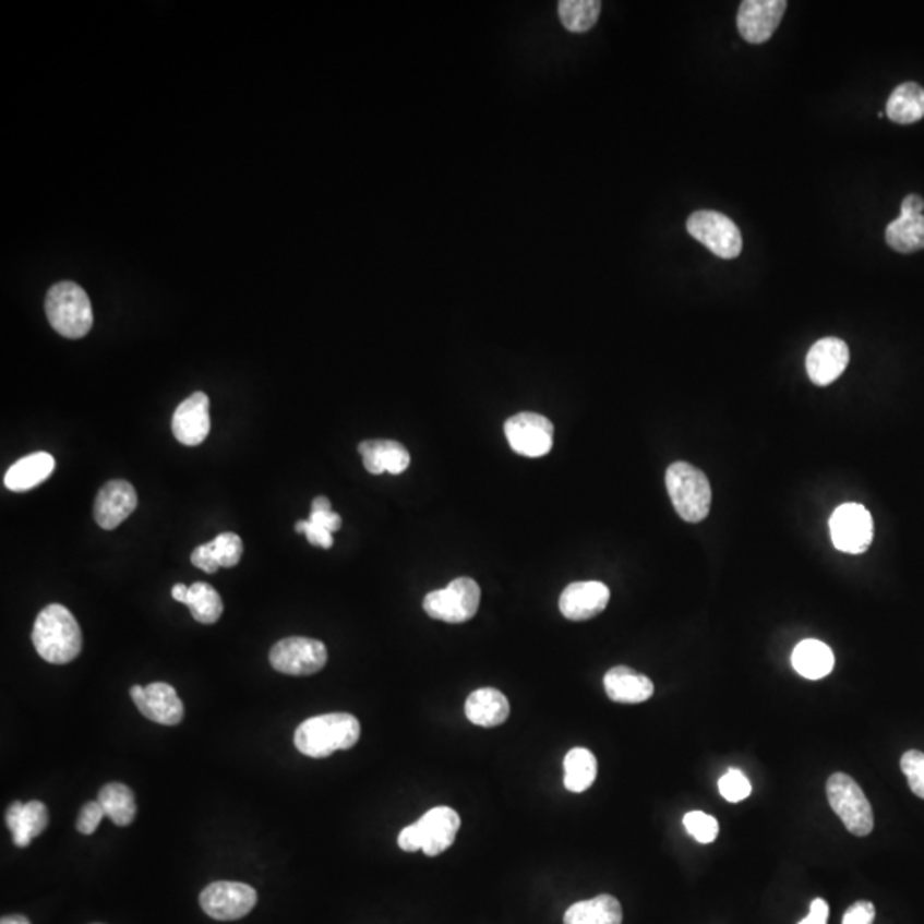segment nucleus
I'll use <instances>...</instances> for the list:
<instances>
[{"label": "nucleus", "instance_id": "obj_1", "mask_svg": "<svg viewBox=\"0 0 924 924\" xmlns=\"http://www.w3.org/2000/svg\"><path fill=\"white\" fill-rule=\"evenodd\" d=\"M33 646L36 652L52 664H68L83 649L80 623L62 604H48L33 625Z\"/></svg>", "mask_w": 924, "mask_h": 924}, {"label": "nucleus", "instance_id": "obj_2", "mask_svg": "<svg viewBox=\"0 0 924 924\" xmlns=\"http://www.w3.org/2000/svg\"><path fill=\"white\" fill-rule=\"evenodd\" d=\"M360 722L348 712L315 716L295 731V746L300 754L326 758L337 751H349L360 740Z\"/></svg>", "mask_w": 924, "mask_h": 924}, {"label": "nucleus", "instance_id": "obj_3", "mask_svg": "<svg viewBox=\"0 0 924 924\" xmlns=\"http://www.w3.org/2000/svg\"><path fill=\"white\" fill-rule=\"evenodd\" d=\"M50 326L69 339H81L93 327V309L86 291L76 283H57L45 298Z\"/></svg>", "mask_w": 924, "mask_h": 924}, {"label": "nucleus", "instance_id": "obj_4", "mask_svg": "<svg viewBox=\"0 0 924 924\" xmlns=\"http://www.w3.org/2000/svg\"><path fill=\"white\" fill-rule=\"evenodd\" d=\"M459 829L460 817L456 809L435 806L420 820L405 827L397 838V844L406 853L421 849L427 856H439L454 844Z\"/></svg>", "mask_w": 924, "mask_h": 924}, {"label": "nucleus", "instance_id": "obj_5", "mask_svg": "<svg viewBox=\"0 0 924 924\" xmlns=\"http://www.w3.org/2000/svg\"><path fill=\"white\" fill-rule=\"evenodd\" d=\"M667 489L674 511L686 523H700L709 516L712 490L700 469L679 460L668 468Z\"/></svg>", "mask_w": 924, "mask_h": 924}, {"label": "nucleus", "instance_id": "obj_6", "mask_svg": "<svg viewBox=\"0 0 924 924\" xmlns=\"http://www.w3.org/2000/svg\"><path fill=\"white\" fill-rule=\"evenodd\" d=\"M827 797L830 808L838 814L849 832L857 838L872 833L875 826L872 805L853 778H849L848 773H832L827 781Z\"/></svg>", "mask_w": 924, "mask_h": 924}, {"label": "nucleus", "instance_id": "obj_7", "mask_svg": "<svg viewBox=\"0 0 924 924\" xmlns=\"http://www.w3.org/2000/svg\"><path fill=\"white\" fill-rule=\"evenodd\" d=\"M480 599V586L469 577H459L448 584L447 588L429 592L423 601V610L433 620L465 623L477 615Z\"/></svg>", "mask_w": 924, "mask_h": 924}, {"label": "nucleus", "instance_id": "obj_8", "mask_svg": "<svg viewBox=\"0 0 924 924\" xmlns=\"http://www.w3.org/2000/svg\"><path fill=\"white\" fill-rule=\"evenodd\" d=\"M686 230L718 257L734 259L742 254V231L733 219L718 211H695L686 221Z\"/></svg>", "mask_w": 924, "mask_h": 924}, {"label": "nucleus", "instance_id": "obj_9", "mask_svg": "<svg viewBox=\"0 0 924 924\" xmlns=\"http://www.w3.org/2000/svg\"><path fill=\"white\" fill-rule=\"evenodd\" d=\"M271 667L291 676L319 673L327 663V649L321 640L288 637L274 644L269 652Z\"/></svg>", "mask_w": 924, "mask_h": 924}, {"label": "nucleus", "instance_id": "obj_10", "mask_svg": "<svg viewBox=\"0 0 924 924\" xmlns=\"http://www.w3.org/2000/svg\"><path fill=\"white\" fill-rule=\"evenodd\" d=\"M199 902L204 913L213 920L237 921L255 908L257 892L251 885L240 881H215L203 890Z\"/></svg>", "mask_w": 924, "mask_h": 924}, {"label": "nucleus", "instance_id": "obj_11", "mask_svg": "<svg viewBox=\"0 0 924 924\" xmlns=\"http://www.w3.org/2000/svg\"><path fill=\"white\" fill-rule=\"evenodd\" d=\"M830 538L839 552L860 555L873 541V519L861 504H844L833 511L829 520Z\"/></svg>", "mask_w": 924, "mask_h": 924}, {"label": "nucleus", "instance_id": "obj_12", "mask_svg": "<svg viewBox=\"0 0 924 924\" xmlns=\"http://www.w3.org/2000/svg\"><path fill=\"white\" fill-rule=\"evenodd\" d=\"M553 432L552 421L538 413H519L505 423L512 451L524 457L547 456L553 447Z\"/></svg>", "mask_w": 924, "mask_h": 924}, {"label": "nucleus", "instance_id": "obj_13", "mask_svg": "<svg viewBox=\"0 0 924 924\" xmlns=\"http://www.w3.org/2000/svg\"><path fill=\"white\" fill-rule=\"evenodd\" d=\"M131 697L141 715L164 727H177L183 719V704L173 686L164 682L134 685Z\"/></svg>", "mask_w": 924, "mask_h": 924}, {"label": "nucleus", "instance_id": "obj_14", "mask_svg": "<svg viewBox=\"0 0 924 924\" xmlns=\"http://www.w3.org/2000/svg\"><path fill=\"white\" fill-rule=\"evenodd\" d=\"M788 2L784 0H745L740 4L736 26L748 44L760 45L770 40L779 28Z\"/></svg>", "mask_w": 924, "mask_h": 924}, {"label": "nucleus", "instance_id": "obj_15", "mask_svg": "<svg viewBox=\"0 0 924 924\" xmlns=\"http://www.w3.org/2000/svg\"><path fill=\"white\" fill-rule=\"evenodd\" d=\"M171 430L180 444L187 447H195L203 444L209 435V397L204 393H194L180 403L175 409Z\"/></svg>", "mask_w": 924, "mask_h": 924}, {"label": "nucleus", "instance_id": "obj_16", "mask_svg": "<svg viewBox=\"0 0 924 924\" xmlns=\"http://www.w3.org/2000/svg\"><path fill=\"white\" fill-rule=\"evenodd\" d=\"M137 507V493L129 481L111 480L99 489L95 501V520L99 528H119Z\"/></svg>", "mask_w": 924, "mask_h": 924}, {"label": "nucleus", "instance_id": "obj_17", "mask_svg": "<svg viewBox=\"0 0 924 924\" xmlns=\"http://www.w3.org/2000/svg\"><path fill=\"white\" fill-rule=\"evenodd\" d=\"M849 365V348L839 337H824L806 355V372L817 385H829L841 377Z\"/></svg>", "mask_w": 924, "mask_h": 924}, {"label": "nucleus", "instance_id": "obj_18", "mask_svg": "<svg viewBox=\"0 0 924 924\" xmlns=\"http://www.w3.org/2000/svg\"><path fill=\"white\" fill-rule=\"evenodd\" d=\"M610 603V589L598 580L574 583L560 596V611L572 622H584L603 613Z\"/></svg>", "mask_w": 924, "mask_h": 924}, {"label": "nucleus", "instance_id": "obj_19", "mask_svg": "<svg viewBox=\"0 0 924 924\" xmlns=\"http://www.w3.org/2000/svg\"><path fill=\"white\" fill-rule=\"evenodd\" d=\"M5 824L17 848H26L48 827V809L41 802H14L5 814Z\"/></svg>", "mask_w": 924, "mask_h": 924}, {"label": "nucleus", "instance_id": "obj_20", "mask_svg": "<svg viewBox=\"0 0 924 924\" xmlns=\"http://www.w3.org/2000/svg\"><path fill=\"white\" fill-rule=\"evenodd\" d=\"M604 691L613 703H646L655 694V685L646 674L635 673L632 668H611L604 674Z\"/></svg>", "mask_w": 924, "mask_h": 924}, {"label": "nucleus", "instance_id": "obj_21", "mask_svg": "<svg viewBox=\"0 0 924 924\" xmlns=\"http://www.w3.org/2000/svg\"><path fill=\"white\" fill-rule=\"evenodd\" d=\"M363 466L370 475H401L409 468L411 457L408 448L396 441H365L358 445Z\"/></svg>", "mask_w": 924, "mask_h": 924}, {"label": "nucleus", "instance_id": "obj_22", "mask_svg": "<svg viewBox=\"0 0 924 924\" xmlns=\"http://www.w3.org/2000/svg\"><path fill=\"white\" fill-rule=\"evenodd\" d=\"M466 718L481 728L501 727L511 715L507 697L496 688H480L466 700Z\"/></svg>", "mask_w": 924, "mask_h": 924}, {"label": "nucleus", "instance_id": "obj_23", "mask_svg": "<svg viewBox=\"0 0 924 924\" xmlns=\"http://www.w3.org/2000/svg\"><path fill=\"white\" fill-rule=\"evenodd\" d=\"M53 469H56V459H53L52 454L35 453L16 460L8 469L4 484L11 492H28V490H33L48 480Z\"/></svg>", "mask_w": 924, "mask_h": 924}, {"label": "nucleus", "instance_id": "obj_24", "mask_svg": "<svg viewBox=\"0 0 924 924\" xmlns=\"http://www.w3.org/2000/svg\"><path fill=\"white\" fill-rule=\"evenodd\" d=\"M791 663L803 679L821 680L833 670L836 658L827 644L817 639H806L794 647Z\"/></svg>", "mask_w": 924, "mask_h": 924}, {"label": "nucleus", "instance_id": "obj_25", "mask_svg": "<svg viewBox=\"0 0 924 924\" xmlns=\"http://www.w3.org/2000/svg\"><path fill=\"white\" fill-rule=\"evenodd\" d=\"M622 905L613 896H598L571 905L564 924H622Z\"/></svg>", "mask_w": 924, "mask_h": 924}, {"label": "nucleus", "instance_id": "obj_26", "mask_svg": "<svg viewBox=\"0 0 924 924\" xmlns=\"http://www.w3.org/2000/svg\"><path fill=\"white\" fill-rule=\"evenodd\" d=\"M98 802L104 806L105 815L119 827L131 826L137 814L134 793L122 782H108L104 785L99 790Z\"/></svg>", "mask_w": 924, "mask_h": 924}, {"label": "nucleus", "instance_id": "obj_27", "mask_svg": "<svg viewBox=\"0 0 924 924\" xmlns=\"http://www.w3.org/2000/svg\"><path fill=\"white\" fill-rule=\"evenodd\" d=\"M887 116L897 123H914L923 119V87L916 83H904L896 87L887 101Z\"/></svg>", "mask_w": 924, "mask_h": 924}, {"label": "nucleus", "instance_id": "obj_28", "mask_svg": "<svg viewBox=\"0 0 924 924\" xmlns=\"http://www.w3.org/2000/svg\"><path fill=\"white\" fill-rule=\"evenodd\" d=\"M885 239L893 251L901 254L921 251L924 249V216L901 213L885 230Z\"/></svg>", "mask_w": 924, "mask_h": 924}, {"label": "nucleus", "instance_id": "obj_29", "mask_svg": "<svg viewBox=\"0 0 924 924\" xmlns=\"http://www.w3.org/2000/svg\"><path fill=\"white\" fill-rule=\"evenodd\" d=\"M564 784L571 793H584L595 784L598 760L588 748H572L564 760Z\"/></svg>", "mask_w": 924, "mask_h": 924}, {"label": "nucleus", "instance_id": "obj_30", "mask_svg": "<svg viewBox=\"0 0 924 924\" xmlns=\"http://www.w3.org/2000/svg\"><path fill=\"white\" fill-rule=\"evenodd\" d=\"M185 604L191 608L195 622L203 623V625H213L221 619V596L215 588H211L209 584H192L189 588Z\"/></svg>", "mask_w": 924, "mask_h": 924}, {"label": "nucleus", "instance_id": "obj_31", "mask_svg": "<svg viewBox=\"0 0 924 924\" xmlns=\"http://www.w3.org/2000/svg\"><path fill=\"white\" fill-rule=\"evenodd\" d=\"M560 21L571 33H586L598 23L601 14L599 0H562L559 2Z\"/></svg>", "mask_w": 924, "mask_h": 924}, {"label": "nucleus", "instance_id": "obj_32", "mask_svg": "<svg viewBox=\"0 0 924 924\" xmlns=\"http://www.w3.org/2000/svg\"><path fill=\"white\" fill-rule=\"evenodd\" d=\"M209 543L219 567H235L242 559L243 543L235 532H221Z\"/></svg>", "mask_w": 924, "mask_h": 924}, {"label": "nucleus", "instance_id": "obj_33", "mask_svg": "<svg viewBox=\"0 0 924 924\" xmlns=\"http://www.w3.org/2000/svg\"><path fill=\"white\" fill-rule=\"evenodd\" d=\"M683 826L686 832L691 833L695 841L700 844H710L715 842L719 833V824L715 817L704 814V812H691L683 817Z\"/></svg>", "mask_w": 924, "mask_h": 924}, {"label": "nucleus", "instance_id": "obj_34", "mask_svg": "<svg viewBox=\"0 0 924 924\" xmlns=\"http://www.w3.org/2000/svg\"><path fill=\"white\" fill-rule=\"evenodd\" d=\"M719 793L727 802L740 803L751 796L752 784L742 770L730 769L719 779Z\"/></svg>", "mask_w": 924, "mask_h": 924}, {"label": "nucleus", "instance_id": "obj_35", "mask_svg": "<svg viewBox=\"0 0 924 924\" xmlns=\"http://www.w3.org/2000/svg\"><path fill=\"white\" fill-rule=\"evenodd\" d=\"M901 769L908 778L909 788L916 796L924 800V754L923 752H905L901 758Z\"/></svg>", "mask_w": 924, "mask_h": 924}, {"label": "nucleus", "instance_id": "obj_36", "mask_svg": "<svg viewBox=\"0 0 924 924\" xmlns=\"http://www.w3.org/2000/svg\"><path fill=\"white\" fill-rule=\"evenodd\" d=\"M105 815L104 806L99 805L98 800L96 802L86 803L81 809L80 817H77V830H80L83 836H92L95 833V830L98 829L99 824L104 820Z\"/></svg>", "mask_w": 924, "mask_h": 924}, {"label": "nucleus", "instance_id": "obj_37", "mask_svg": "<svg viewBox=\"0 0 924 924\" xmlns=\"http://www.w3.org/2000/svg\"><path fill=\"white\" fill-rule=\"evenodd\" d=\"M295 531L303 532L307 536V540H309L310 544H314V547L326 548L329 550L333 547V532L326 531V529L319 528L315 524L307 520H298L297 526H295Z\"/></svg>", "mask_w": 924, "mask_h": 924}, {"label": "nucleus", "instance_id": "obj_38", "mask_svg": "<svg viewBox=\"0 0 924 924\" xmlns=\"http://www.w3.org/2000/svg\"><path fill=\"white\" fill-rule=\"evenodd\" d=\"M875 905L868 901H860L845 911L842 924H873Z\"/></svg>", "mask_w": 924, "mask_h": 924}, {"label": "nucleus", "instance_id": "obj_39", "mask_svg": "<svg viewBox=\"0 0 924 924\" xmlns=\"http://www.w3.org/2000/svg\"><path fill=\"white\" fill-rule=\"evenodd\" d=\"M191 560L194 567L201 568V571L207 572V574H216L218 572L219 564L216 562L211 543L201 544V547L195 548L194 552H192Z\"/></svg>", "mask_w": 924, "mask_h": 924}, {"label": "nucleus", "instance_id": "obj_40", "mask_svg": "<svg viewBox=\"0 0 924 924\" xmlns=\"http://www.w3.org/2000/svg\"><path fill=\"white\" fill-rule=\"evenodd\" d=\"M829 921V904L824 899H815L809 908V914L797 924H827Z\"/></svg>", "mask_w": 924, "mask_h": 924}, {"label": "nucleus", "instance_id": "obj_41", "mask_svg": "<svg viewBox=\"0 0 924 924\" xmlns=\"http://www.w3.org/2000/svg\"><path fill=\"white\" fill-rule=\"evenodd\" d=\"M924 209V199L917 194L908 195V197L902 201L901 213L902 215H921Z\"/></svg>", "mask_w": 924, "mask_h": 924}, {"label": "nucleus", "instance_id": "obj_42", "mask_svg": "<svg viewBox=\"0 0 924 924\" xmlns=\"http://www.w3.org/2000/svg\"><path fill=\"white\" fill-rule=\"evenodd\" d=\"M171 596H173L175 601L185 604L187 596H189V588H187L185 584H177V586H173V589H171Z\"/></svg>", "mask_w": 924, "mask_h": 924}, {"label": "nucleus", "instance_id": "obj_43", "mask_svg": "<svg viewBox=\"0 0 924 924\" xmlns=\"http://www.w3.org/2000/svg\"><path fill=\"white\" fill-rule=\"evenodd\" d=\"M0 924H32L29 923L28 917L21 916V914H12V916H4L0 920Z\"/></svg>", "mask_w": 924, "mask_h": 924}, {"label": "nucleus", "instance_id": "obj_44", "mask_svg": "<svg viewBox=\"0 0 924 924\" xmlns=\"http://www.w3.org/2000/svg\"><path fill=\"white\" fill-rule=\"evenodd\" d=\"M96 924H98V923H96Z\"/></svg>", "mask_w": 924, "mask_h": 924}]
</instances>
